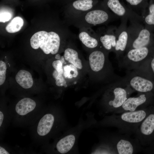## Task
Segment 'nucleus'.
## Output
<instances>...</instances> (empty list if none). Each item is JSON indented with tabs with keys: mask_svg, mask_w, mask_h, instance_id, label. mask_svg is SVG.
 <instances>
[{
	"mask_svg": "<svg viewBox=\"0 0 154 154\" xmlns=\"http://www.w3.org/2000/svg\"><path fill=\"white\" fill-rule=\"evenodd\" d=\"M91 153L115 154L114 151L108 145L101 141L92 151Z\"/></svg>",
	"mask_w": 154,
	"mask_h": 154,
	"instance_id": "obj_25",
	"label": "nucleus"
},
{
	"mask_svg": "<svg viewBox=\"0 0 154 154\" xmlns=\"http://www.w3.org/2000/svg\"><path fill=\"white\" fill-rule=\"evenodd\" d=\"M135 137L145 147L154 141V104L151 106L149 112L138 127Z\"/></svg>",
	"mask_w": 154,
	"mask_h": 154,
	"instance_id": "obj_10",
	"label": "nucleus"
},
{
	"mask_svg": "<svg viewBox=\"0 0 154 154\" xmlns=\"http://www.w3.org/2000/svg\"><path fill=\"white\" fill-rule=\"evenodd\" d=\"M104 5L120 19H126L130 23H142L141 16L133 11L122 0H102Z\"/></svg>",
	"mask_w": 154,
	"mask_h": 154,
	"instance_id": "obj_11",
	"label": "nucleus"
},
{
	"mask_svg": "<svg viewBox=\"0 0 154 154\" xmlns=\"http://www.w3.org/2000/svg\"><path fill=\"white\" fill-rule=\"evenodd\" d=\"M141 16L144 26L154 33V0H149L148 5Z\"/></svg>",
	"mask_w": 154,
	"mask_h": 154,
	"instance_id": "obj_20",
	"label": "nucleus"
},
{
	"mask_svg": "<svg viewBox=\"0 0 154 154\" xmlns=\"http://www.w3.org/2000/svg\"><path fill=\"white\" fill-rule=\"evenodd\" d=\"M118 19L104 5L102 1L92 9L76 17L67 20V22L69 25L80 29L106 25Z\"/></svg>",
	"mask_w": 154,
	"mask_h": 154,
	"instance_id": "obj_3",
	"label": "nucleus"
},
{
	"mask_svg": "<svg viewBox=\"0 0 154 154\" xmlns=\"http://www.w3.org/2000/svg\"><path fill=\"white\" fill-rule=\"evenodd\" d=\"M125 0L133 11L140 16L147 7L149 2V0Z\"/></svg>",
	"mask_w": 154,
	"mask_h": 154,
	"instance_id": "obj_23",
	"label": "nucleus"
},
{
	"mask_svg": "<svg viewBox=\"0 0 154 154\" xmlns=\"http://www.w3.org/2000/svg\"><path fill=\"white\" fill-rule=\"evenodd\" d=\"M152 94L151 92L138 93L135 97H129L121 107L113 113L119 114L127 112H134L147 107L153 103Z\"/></svg>",
	"mask_w": 154,
	"mask_h": 154,
	"instance_id": "obj_13",
	"label": "nucleus"
},
{
	"mask_svg": "<svg viewBox=\"0 0 154 154\" xmlns=\"http://www.w3.org/2000/svg\"><path fill=\"white\" fill-rule=\"evenodd\" d=\"M134 92L123 78L112 82L103 92L99 103L100 114H112Z\"/></svg>",
	"mask_w": 154,
	"mask_h": 154,
	"instance_id": "obj_2",
	"label": "nucleus"
},
{
	"mask_svg": "<svg viewBox=\"0 0 154 154\" xmlns=\"http://www.w3.org/2000/svg\"><path fill=\"white\" fill-rule=\"evenodd\" d=\"M61 35L54 31L49 32L45 31H38L31 38V45L35 49L40 47L46 54H57L60 46Z\"/></svg>",
	"mask_w": 154,
	"mask_h": 154,
	"instance_id": "obj_8",
	"label": "nucleus"
},
{
	"mask_svg": "<svg viewBox=\"0 0 154 154\" xmlns=\"http://www.w3.org/2000/svg\"><path fill=\"white\" fill-rule=\"evenodd\" d=\"M109 53L102 47L90 51L88 66L99 80H108L115 82L122 78L114 73L108 58Z\"/></svg>",
	"mask_w": 154,
	"mask_h": 154,
	"instance_id": "obj_4",
	"label": "nucleus"
},
{
	"mask_svg": "<svg viewBox=\"0 0 154 154\" xmlns=\"http://www.w3.org/2000/svg\"><path fill=\"white\" fill-rule=\"evenodd\" d=\"M24 24L23 19L19 16L14 18L7 25L6 31L10 33H14L19 31Z\"/></svg>",
	"mask_w": 154,
	"mask_h": 154,
	"instance_id": "obj_24",
	"label": "nucleus"
},
{
	"mask_svg": "<svg viewBox=\"0 0 154 154\" xmlns=\"http://www.w3.org/2000/svg\"><path fill=\"white\" fill-rule=\"evenodd\" d=\"M78 37L84 48L89 52L101 47L97 34L91 27L79 29Z\"/></svg>",
	"mask_w": 154,
	"mask_h": 154,
	"instance_id": "obj_16",
	"label": "nucleus"
},
{
	"mask_svg": "<svg viewBox=\"0 0 154 154\" xmlns=\"http://www.w3.org/2000/svg\"><path fill=\"white\" fill-rule=\"evenodd\" d=\"M154 55V44L141 48L131 49L126 52L119 60L120 68L128 70L138 69Z\"/></svg>",
	"mask_w": 154,
	"mask_h": 154,
	"instance_id": "obj_9",
	"label": "nucleus"
},
{
	"mask_svg": "<svg viewBox=\"0 0 154 154\" xmlns=\"http://www.w3.org/2000/svg\"><path fill=\"white\" fill-rule=\"evenodd\" d=\"M7 67L5 63L2 60L0 61V85L4 82L6 78Z\"/></svg>",
	"mask_w": 154,
	"mask_h": 154,
	"instance_id": "obj_26",
	"label": "nucleus"
},
{
	"mask_svg": "<svg viewBox=\"0 0 154 154\" xmlns=\"http://www.w3.org/2000/svg\"><path fill=\"white\" fill-rule=\"evenodd\" d=\"M56 59L52 63V66L54 69L52 73V77L57 86L66 88L68 86L63 76L62 62L60 58L59 59Z\"/></svg>",
	"mask_w": 154,
	"mask_h": 154,
	"instance_id": "obj_19",
	"label": "nucleus"
},
{
	"mask_svg": "<svg viewBox=\"0 0 154 154\" xmlns=\"http://www.w3.org/2000/svg\"><path fill=\"white\" fill-rule=\"evenodd\" d=\"M55 117L51 114L44 115L40 120L37 127V131L38 135L44 136L48 134L53 127Z\"/></svg>",
	"mask_w": 154,
	"mask_h": 154,
	"instance_id": "obj_18",
	"label": "nucleus"
},
{
	"mask_svg": "<svg viewBox=\"0 0 154 154\" xmlns=\"http://www.w3.org/2000/svg\"><path fill=\"white\" fill-rule=\"evenodd\" d=\"M143 151L144 153L154 154V141L149 146L143 148Z\"/></svg>",
	"mask_w": 154,
	"mask_h": 154,
	"instance_id": "obj_28",
	"label": "nucleus"
},
{
	"mask_svg": "<svg viewBox=\"0 0 154 154\" xmlns=\"http://www.w3.org/2000/svg\"><path fill=\"white\" fill-rule=\"evenodd\" d=\"M127 32L128 39L125 52L154 44V33L146 28L142 23H130Z\"/></svg>",
	"mask_w": 154,
	"mask_h": 154,
	"instance_id": "obj_7",
	"label": "nucleus"
},
{
	"mask_svg": "<svg viewBox=\"0 0 154 154\" xmlns=\"http://www.w3.org/2000/svg\"><path fill=\"white\" fill-rule=\"evenodd\" d=\"M117 28L113 25L103 26L98 28L96 31L101 47L109 53L114 51Z\"/></svg>",
	"mask_w": 154,
	"mask_h": 154,
	"instance_id": "obj_15",
	"label": "nucleus"
},
{
	"mask_svg": "<svg viewBox=\"0 0 154 154\" xmlns=\"http://www.w3.org/2000/svg\"><path fill=\"white\" fill-rule=\"evenodd\" d=\"M17 82L22 87L25 89L31 88L33 83L31 74L25 70H19L15 76Z\"/></svg>",
	"mask_w": 154,
	"mask_h": 154,
	"instance_id": "obj_22",
	"label": "nucleus"
},
{
	"mask_svg": "<svg viewBox=\"0 0 154 154\" xmlns=\"http://www.w3.org/2000/svg\"><path fill=\"white\" fill-rule=\"evenodd\" d=\"M152 104L145 109L134 112L113 113L105 116L93 125L115 127L118 129V132L131 136L134 134L138 126L149 112Z\"/></svg>",
	"mask_w": 154,
	"mask_h": 154,
	"instance_id": "obj_1",
	"label": "nucleus"
},
{
	"mask_svg": "<svg viewBox=\"0 0 154 154\" xmlns=\"http://www.w3.org/2000/svg\"><path fill=\"white\" fill-rule=\"evenodd\" d=\"M121 23L117 27L116 41L114 51L118 60H119L124 54L128 42V34L126 19L121 20Z\"/></svg>",
	"mask_w": 154,
	"mask_h": 154,
	"instance_id": "obj_17",
	"label": "nucleus"
},
{
	"mask_svg": "<svg viewBox=\"0 0 154 154\" xmlns=\"http://www.w3.org/2000/svg\"><path fill=\"white\" fill-rule=\"evenodd\" d=\"M100 0H74L66 5L65 12L67 20L76 17L97 6Z\"/></svg>",
	"mask_w": 154,
	"mask_h": 154,
	"instance_id": "obj_14",
	"label": "nucleus"
},
{
	"mask_svg": "<svg viewBox=\"0 0 154 154\" xmlns=\"http://www.w3.org/2000/svg\"><path fill=\"white\" fill-rule=\"evenodd\" d=\"M11 17V15L9 13L4 12L0 13V21L5 23L9 21Z\"/></svg>",
	"mask_w": 154,
	"mask_h": 154,
	"instance_id": "obj_27",
	"label": "nucleus"
},
{
	"mask_svg": "<svg viewBox=\"0 0 154 154\" xmlns=\"http://www.w3.org/2000/svg\"><path fill=\"white\" fill-rule=\"evenodd\" d=\"M63 4L66 5L74 0H59Z\"/></svg>",
	"mask_w": 154,
	"mask_h": 154,
	"instance_id": "obj_32",
	"label": "nucleus"
},
{
	"mask_svg": "<svg viewBox=\"0 0 154 154\" xmlns=\"http://www.w3.org/2000/svg\"><path fill=\"white\" fill-rule=\"evenodd\" d=\"M100 141L108 144L115 154H136L143 149L137 138H132L130 135L119 132L102 136Z\"/></svg>",
	"mask_w": 154,
	"mask_h": 154,
	"instance_id": "obj_6",
	"label": "nucleus"
},
{
	"mask_svg": "<svg viewBox=\"0 0 154 154\" xmlns=\"http://www.w3.org/2000/svg\"><path fill=\"white\" fill-rule=\"evenodd\" d=\"M36 106V103L34 100L29 98H25L17 103L15 111L18 114L24 116L33 111Z\"/></svg>",
	"mask_w": 154,
	"mask_h": 154,
	"instance_id": "obj_21",
	"label": "nucleus"
},
{
	"mask_svg": "<svg viewBox=\"0 0 154 154\" xmlns=\"http://www.w3.org/2000/svg\"><path fill=\"white\" fill-rule=\"evenodd\" d=\"M123 79L131 88L138 93L151 92L154 89L153 82L137 70L127 71Z\"/></svg>",
	"mask_w": 154,
	"mask_h": 154,
	"instance_id": "obj_12",
	"label": "nucleus"
},
{
	"mask_svg": "<svg viewBox=\"0 0 154 154\" xmlns=\"http://www.w3.org/2000/svg\"><path fill=\"white\" fill-rule=\"evenodd\" d=\"M4 118L3 114L2 112H0V126L1 127Z\"/></svg>",
	"mask_w": 154,
	"mask_h": 154,
	"instance_id": "obj_31",
	"label": "nucleus"
},
{
	"mask_svg": "<svg viewBox=\"0 0 154 154\" xmlns=\"http://www.w3.org/2000/svg\"><path fill=\"white\" fill-rule=\"evenodd\" d=\"M0 154H9V153L4 148L2 147H0Z\"/></svg>",
	"mask_w": 154,
	"mask_h": 154,
	"instance_id": "obj_30",
	"label": "nucleus"
},
{
	"mask_svg": "<svg viewBox=\"0 0 154 154\" xmlns=\"http://www.w3.org/2000/svg\"><path fill=\"white\" fill-rule=\"evenodd\" d=\"M150 62V67L152 73L154 74V55L151 60Z\"/></svg>",
	"mask_w": 154,
	"mask_h": 154,
	"instance_id": "obj_29",
	"label": "nucleus"
},
{
	"mask_svg": "<svg viewBox=\"0 0 154 154\" xmlns=\"http://www.w3.org/2000/svg\"><path fill=\"white\" fill-rule=\"evenodd\" d=\"M97 122L92 114H88L85 120L80 118L78 124L70 129L65 135L57 142L56 147L57 151L61 154L76 152L78 139L82 132Z\"/></svg>",
	"mask_w": 154,
	"mask_h": 154,
	"instance_id": "obj_5",
	"label": "nucleus"
}]
</instances>
